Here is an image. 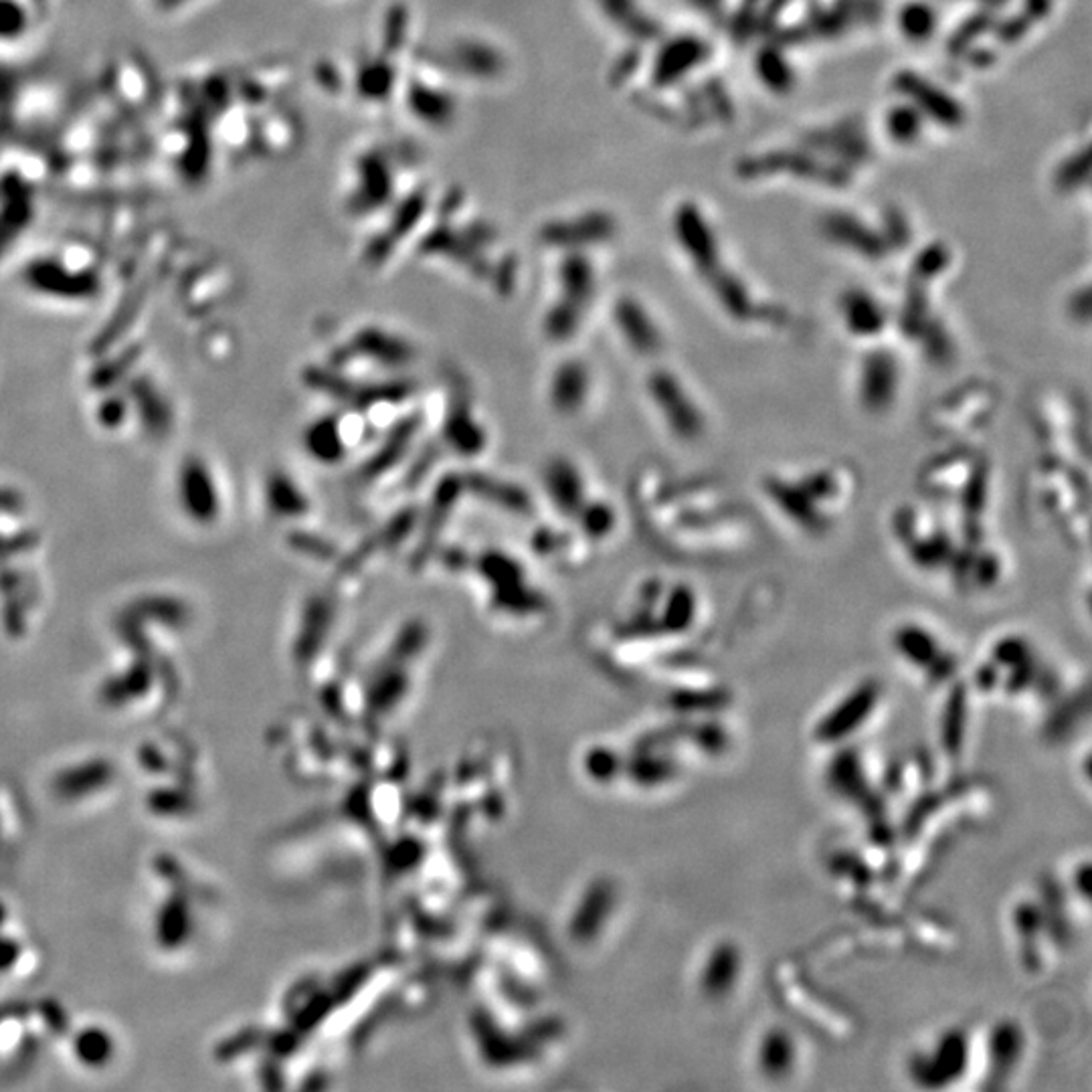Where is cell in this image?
<instances>
[{"label": "cell", "mask_w": 1092, "mask_h": 1092, "mask_svg": "<svg viewBox=\"0 0 1092 1092\" xmlns=\"http://www.w3.org/2000/svg\"><path fill=\"white\" fill-rule=\"evenodd\" d=\"M854 474L829 464L797 471L767 474L761 484L767 504L797 532L822 536L845 515L854 498Z\"/></svg>", "instance_id": "cell-1"}, {"label": "cell", "mask_w": 1092, "mask_h": 1092, "mask_svg": "<svg viewBox=\"0 0 1092 1092\" xmlns=\"http://www.w3.org/2000/svg\"><path fill=\"white\" fill-rule=\"evenodd\" d=\"M850 171L852 169H848L838 160L829 162L826 158L812 157V152H796V150L743 158L736 164V172L743 178L791 174L797 178L822 183V185L831 188H843L845 185H850L852 183V172Z\"/></svg>", "instance_id": "cell-2"}, {"label": "cell", "mask_w": 1092, "mask_h": 1092, "mask_svg": "<svg viewBox=\"0 0 1092 1092\" xmlns=\"http://www.w3.org/2000/svg\"><path fill=\"white\" fill-rule=\"evenodd\" d=\"M903 387V367L898 357L870 344L860 357L856 369V399L868 413H887L896 403Z\"/></svg>", "instance_id": "cell-3"}, {"label": "cell", "mask_w": 1092, "mask_h": 1092, "mask_svg": "<svg viewBox=\"0 0 1092 1092\" xmlns=\"http://www.w3.org/2000/svg\"><path fill=\"white\" fill-rule=\"evenodd\" d=\"M971 1046L963 1030L945 1031L929 1052H919L908 1064V1073L922 1089H945L961 1080L969 1066Z\"/></svg>", "instance_id": "cell-4"}, {"label": "cell", "mask_w": 1092, "mask_h": 1092, "mask_svg": "<svg viewBox=\"0 0 1092 1092\" xmlns=\"http://www.w3.org/2000/svg\"><path fill=\"white\" fill-rule=\"evenodd\" d=\"M880 16L878 0H838L836 4L817 9L803 23L787 27L777 35L780 43L797 45L810 39H831L860 23H874Z\"/></svg>", "instance_id": "cell-5"}, {"label": "cell", "mask_w": 1092, "mask_h": 1092, "mask_svg": "<svg viewBox=\"0 0 1092 1092\" xmlns=\"http://www.w3.org/2000/svg\"><path fill=\"white\" fill-rule=\"evenodd\" d=\"M882 688L876 680H864L843 694L838 703L817 720L813 738L824 745H838L848 736L858 733L878 708Z\"/></svg>", "instance_id": "cell-6"}, {"label": "cell", "mask_w": 1092, "mask_h": 1092, "mask_svg": "<svg viewBox=\"0 0 1092 1092\" xmlns=\"http://www.w3.org/2000/svg\"><path fill=\"white\" fill-rule=\"evenodd\" d=\"M650 395L657 403L664 422L674 436L696 441L706 431V415L692 390L671 373H655L650 378Z\"/></svg>", "instance_id": "cell-7"}, {"label": "cell", "mask_w": 1092, "mask_h": 1092, "mask_svg": "<svg viewBox=\"0 0 1092 1092\" xmlns=\"http://www.w3.org/2000/svg\"><path fill=\"white\" fill-rule=\"evenodd\" d=\"M890 641L892 650L905 664L924 671L935 682L947 680L955 670V660L943 648L938 636L919 622L896 625Z\"/></svg>", "instance_id": "cell-8"}, {"label": "cell", "mask_w": 1092, "mask_h": 1092, "mask_svg": "<svg viewBox=\"0 0 1092 1092\" xmlns=\"http://www.w3.org/2000/svg\"><path fill=\"white\" fill-rule=\"evenodd\" d=\"M892 88L896 94L903 95L921 111L922 116H929L933 122L943 128H959L966 120V109L963 106L941 90L936 83L922 78L917 71H901L892 79Z\"/></svg>", "instance_id": "cell-9"}, {"label": "cell", "mask_w": 1092, "mask_h": 1092, "mask_svg": "<svg viewBox=\"0 0 1092 1092\" xmlns=\"http://www.w3.org/2000/svg\"><path fill=\"white\" fill-rule=\"evenodd\" d=\"M840 318L845 334L856 343L874 344L890 327L889 308L864 290H848L840 297Z\"/></svg>", "instance_id": "cell-10"}, {"label": "cell", "mask_w": 1092, "mask_h": 1092, "mask_svg": "<svg viewBox=\"0 0 1092 1092\" xmlns=\"http://www.w3.org/2000/svg\"><path fill=\"white\" fill-rule=\"evenodd\" d=\"M805 144L813 150L826 152L842 164H864L873 157V146L864 125L856 120H843L840 124L827 125L822 130H813L805 136Z\"/></svg>", "instance_id": "cell-11"}, {"label": "cell", "mask_w": 1092, "mask_h": 1092, "mask_svg": "<svg viewBox=\"0 0 1092 1092\" xmlns=\"http://www.w3.org/2000/svg\"><path fill=\"white\" fill-rule=\"evenodd\" d=\"M676 234L687 250L690 259L704 278H710L722 267L718 255L717 237L708 223L704 221L701 211L694 204H684L676 215Z\"/></svg>", "instance_id": "cell-12"}, {"label": "cell", "mask_w": 1092, "mask_h": 1092, "mask_svg": "<svg viewBox=\"0 0 1092 1092\" xmlns=\"http://www.w3.org/2000/svg\"><path fill=\"white\" fill-rule=\"evenodd\" d=\"M178 498L192 520L209 522L217 516L215 480L201 460H185L178 474Z\"/></svg>", "instance_id": "cell-13"}, {"label": "cell", "mask_w": 1092, "mask_h": 1092, "mask_svg": "<svg viewBox=\"0 0 1092 1092\" xmlns=\"http://www.w3.org/2000/svg\"><path fill=\"white\" fill-rule=\"evenodd\" d=\"M822 227H824L827 239H831L834 243L842 245L845 250L858 253L860 257H864V259L876 262V259L887 257V253H889V245H887L884 237L876 234L873 227L862 223L856 215H850L843 211L829 213L824 218Z\"/></svg>", "instance_id": "cell-14"}, {"label": "cell", "mask_w": 1092, "mask_h": 1092, "mask_svg": "<svg viewBox=\"0 0 1092 1092\" xmlns=\"http://www.w3.org/2000/svg\"><path fill=\"white\" fill-rule=\"evenodd\" d=\"M710 45L696 35H682L660 51L654 67L657 85H671L688 76L694 67L708 62Z\"/></svg>", "instance_id": "cell-15"}, {"label": "cell", "mask_w": 1092, "mask_h": 1092, "mask_svg": "<svg viewBox=\"0 0 1092 1092\" xmlns=\"http://www.w3.org/2000/svg\"><path fill=\"white\" fill-rule=\"evenodd\" d=\"M743 971V953L733 941H720L715 945V949L708 953L703 973H701V987L706 998L724 999L731 996L734 985L741 977Z\"/></svg>", "instance_id": "cell-16"}, {"label": "cell", "mask_w": 1092, "mask_h": 1092, "mask_svg": "<svg viewBox=\"0 0 1092 1092\" xmlns=\"http://www.w3.org/2000/svg\"><path fill=\"white\" fill-rule=\"evenodd\" d=\"M797 1044L794 1034L785 1028H769L761 1036L757 1050V1064L764 1078L783 1080L796 1068Z\"/></svg>", "instance_id": "cell-17"}, {"label": "cell", "mask_w": 1092, "mask_h": 1092, "mask_svg": "<svg viewBox=\"0 0 1092 1092\" xmlns=\"http://www.w3.org/2000/svg\"><path fill=\"white\" fill-rule=\"evenodd\" d=\"M1024 1054V1031L1012 1022H999L987 1040L991 1078H1008Z\"/></svg>", "instance_id": "cell-18"}, {"label": "cell", "mask_w": 1092, "mask_h": 1092, "mask_svg": "<svg viewBox=\"0 0 1092 1092\" xmlns=\"http://www.w3.org/2000/svg\"><path fill=\"white\" fill-rule=\"evenodd\" d=\"M757 76L775 94H787L796 85V71L780 49L767 45L755 59Z\"/></svg>", "instance_id": "cell-19"}, {"label": "cell", "mask_w": 1092, "mask_h": 1092, "mask_svg": "<svg viewBox=\"0 0 1092 1092\" xmlns=\"http://www.w3.org/2000/svg\"><path fill=\"white\" fill-rule=\"evenodd\" d=\"M938 16L936 11L924 0H910L898 13V27L908 41L924 43L936 31Z\"/></svg>", "instance_id": "cell-20"}, {"label": "cell", "mask_w": 1092, "mask_h": 1092, "mask_svg": "<svg viewBox=\"0 0 1092 1092\" xmlns=\"http://www.w3.org/2000/svg\"><path fill=\"white\" fill-rule=\"evenodd\" d=\"M966 724H968V696L966 690L957 687L951 701L945 706V717L941 722V741L943 747L949 750V755H957L961 749L966 738Z\"/></svg>", "instance_id": "cell-21"}, {"label": "cell", "mask_w": 1092, "mask_h": 1092, "mask_svg": "<svg viewBox=\"0 0 1092 1092\" xmlns=\"http://www.w3.org/2000/svg\"><path fill=\"white\" fill-rule=\"evenodd\" d=\"M862 763L856 750H843L836 759H831L827 769V783L840 796H856L862 787Z\"/></svg>", "instance_id": "cell-22"}, {"label": "cell", "mask_w": 1092, "mask_h": 1092, "mask_svg": "<svg viewBox=\"0 0 1092 1092\" xmlns=\"http://www.w3.org/2000/svg\"><path fill=\"white\" fill-rule=\"evenodd\" d=\"M998 18L994 15V9L985 6L982 11L973 13V15L966 18L955 31H953L951 37H949V43H947V51L951 53L953 57H959V55H966V51L971 49V45L975 43V39L983 37L985 32L991 31L996 27Z\"/></svg>", "instance_id": "cell-23"}, {"label": "cell", "mask_w": 1092, "mask_h": 1092, "mask_svg": "<svg viewBox=\"0 0 1092 1092\" xmlns=\"http://www.w3.org/2000/svg\"><path fill=\"white\" fill-rule=\"evenodd\" d=\"M924 116L913 104L894 106L887 114V130L892 142L896 144H913L919 141L924 125Z\"/></svg>", "instance_id": "cell-24"}, {"label": "cell", "mask_w": 1092, "mask_h": 1092, "mask_svg": "<svg viewBox=\"0 0 1092 1092\" xmlns=\"http://www.w3.org/2000/svg\"><path fill=\"white\" fill-rule=\"evenodd\" d=\"M1091 178V155L1089 148H1082L1077 155L1066 158L1054 172V187L1062 195H1070L1084 187Z\"/></svg>", "instance_id": "cell-25"}, {"label": "cell", "mask_w": 1092, "mask_h": 1092, "mask_svg": "<svg viewBox=\"0 0 1092 1092\" xmlns=\"http://www.w3.org/2000/svg\"><path fill=\"white\" fill-rule=\"evenodd\" d=\"M949 262H951L949 250L941 243H931L915 257L908 280L929 285L938 274H943L947 269Z\"/></svg>", "instance_id": "cell-26"}, {"label": "cell", "mask_w": 1092, "mask_h": 1092, "mask_svg": "<svg viewBox=\"0 0 1092 1092\" xmlns=\"http://www.w3.org/2000/svg\"><path fill=\"white\" fill-rule=\"evenodd\" d=\"M882 225H884V241L889 250H905L910 243V227L903 211L898 207H887L882 213Z\"/></svg>", "instance_id": "cell-27"}, {"label": "cell", "mask_w": 1092, "mask_h": 1092, "mask_svg": "<svg viewBox=\"0 0 1092 1092\" xmlns=\"http://www.w3.org/2000/svg\"><path fill=\"white\" fill-rule=\"evenodd\" d=\"M763 0H743L741 2L738 13L731 21V35H733L734 43H741V45L747 43V39L757 29V6Z\"/></svg>", "instance_id": "cell-28"}, {"label": "cell", "mask_w": 1092, "mask_h": 1092, "mask_svg": "<svg viewBox=\"0 0 1092 1092\" xmlns=\"http://www.w3.org/2000/svg\"><path fill=\"white\" fill-rule=\"evenodd\" d=\"M703 95H706V99H708V104H710V109L717 114L718 118H720L722 122H731V120H733V102H731V97L727 94V90H724L722 81H718V79H710V81H706Z\"/></svg>", "instance_id": "cell-29"}, {"label": "cell", "mask_w": 1092, "mask_h": 1092, "mask_svg": "<svg viewBox=\"0 0 1092 1092\" xmlns=\"http://www.w3.org/2000/svg\"><path fill=\"white\" fill-rule=\"evenodd\" d=\"M1034 25L1028 16L1024 13L1020 15L1012 16V18H1006L1001 23H996V32H998V39L1001 43H1015L1020 41L1026 32L1030 31V27Z\"/></svg>", "instance_id": "cell-30"}, {"label": "cell", "mask_w": 1092, "mask_h": 1092, "mask_svg": "<svg viewBox=\"0 0 1092 1092\" xmlns=\"http://www.w3.org/2000/svg\"><path fill=\"white\" fill-rule=\"evenodd\" d=\"M791 4V0H767L764 4L763 13L757 16V29H773L777 18H780L781 13Z\"/></svg>", "instance_id": "cell-31"}, {"label": "cell", "mask_w": 1092, "mask_h": 1092, "mask_svg": "<svg viewBox=\"0 0 1092 1092\" xmlns=\"http://www.w3.org/2000/svg\"><path fill=\"white\" fill-rule=\"evenodd\" d=\"M1052 0H1024L1022 13L1030 18L1031 23H1038L1050 15Z\"/></svg>", "instance_id": "cell-32"}, {"label": "cell", "mask_w": 1092, "mask_h": 1092, "mask_svg": "<svg viewBox=\"0 0 1092 1092\" xmlns=\"http://www.w3.org/2000/svg\"><path fill=\"white\" fill-rule=\"evenodd\" d=\"M690 2L715 23H720L724 16V0H690Z\"/></svg>", "instance_id": "cell-33"}, {"label": "cell", "mask_w": 1092, "mask_h": 1092, "mask_svg": "<svg viewBox=\"0 0 1092 1092\" xmlns=\"http://www.w3.org/2000/svg\"><path fill=\"white\" fill-rule=\"evenodd\" d=\"M968 62L975 67H987L996 62V55L989 49H968Z\"/></svg>", "instance_id": "cell-34"}, {"label": "cell", "mask_w": 1092, "mask_h": 1092, "mask_svg": "<svg viewBox=\"0 0 1092 1092\" xmlns=\"http://www.w3.org/2000/svg\"><path fill=\"white\" fill-rule=\"evenodd\" d=\"M982 2L983 6H989V9H998V6H1003L1008 0H977Z\"/></svg>", "instance_id": "cell-35"}]
</instances>
